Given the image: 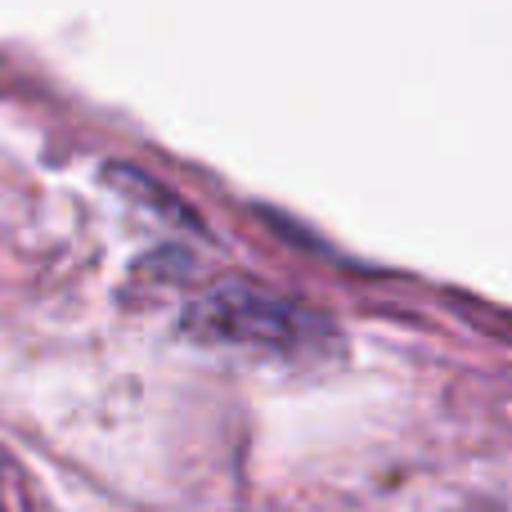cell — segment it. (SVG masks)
I'll return each mask as SVG.
<instances>
[{
    "label": "cell",
    "instance_id": "obj_1",
    "mask_svg": "<svg viewBox=\"0 0 512 512\" xmlns=\"http://www.w3.org/2000/svg\"><path fill=\"white\" fill-rule=\"evenodd\" d=\"M180 328L194 342L243 346V351L283 355V360H315L337 346L333 324L319 310L256 279H225L207 288L185 306Z\"/></svg>",
    "mask_w": 512,
    "mask_h": 512
},
{
    "label": "cell",
    "instance_id": "obj_2",
    "mask_svg": "<svg viewBox=\"0 0 512 512\" xmlns=\"http://www.w3.org/2000/svg\"><path fill=\"white\" fill-rule=\"evenodd\" d=\"M463 512H504V508H495V504H472V508H463Z\"/></svg>",
    "mask_w": 512,
    "mask_h": 512
},
{
    "label": "cell",
    "instance_id": "obj_3",
    "mask_svg": "<svg viewBox=\"0 0 512 512\" xmlns=\"http://www.w3.org/2000/svg\"><path fill=\"white\" fill-rule=\"evenodd\" d=\"M0 512H14L9 508V495H5V481H0Z\"/></svg>",
    "mask_w": 512,
    "mask_h": 512
}]
</instances>
